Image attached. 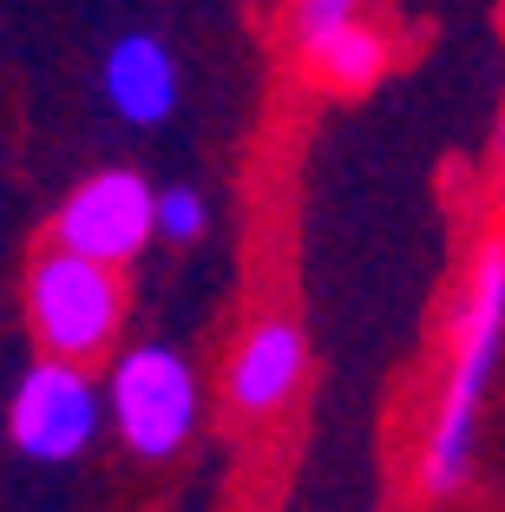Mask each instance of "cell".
Wrapping results in <instances>:
<instances>
[{"label": "cell", "mask_w": 505, "mask_h": 512, "mask_svg": "<svg viewBox=\"0 0 505 512\" xmlns=\"http://www.w3.org/2000/svg\"><path fill=\"white\" fill-rule=\"evenodd\" d=\"M309 66L328 92H368L387 66V46H381V33H368L348 14V20H335V27L309 33Z\"/></svg>", "instance_id": "ba28073f"}, {"label": "cell", "mask_w": 505, "mask_h": 512, "mask_svg": "<svg viewBox=\"0 0 505 512\" xmlns=\"http://www.w3.org/2000/svg\"><path fill=\"white\" fill-rule=\"evenodd\" d=\"M112 421H119L125 447L145 453V460H171L184 447L197 421V388L191 368L171 355V348H132L112 375Z\"/></svg>", "instance_id": "3957f363"}, {"label": "cell", "mask_w": 505, "mask_h": 512, "mask_svg": "<svg viewBox=\"0 0 505 512\" xmlns=\"http://www.w3.org/2000/svg\"><path fill=\"white\" fill-rule=\"evenodd\" d=\"M302 368H309L302 329L296 322H263V329H250V342H243L237 362H230V401H237L243 414H276V407L296 394Z\"/></svg>", "instance_id": "8992f818"}, {"label": "cell", "mask_w": 505, "mask_h": 512, "mask_svg": "<svg viewBox=\"0 0 505 512\" xmlns=\"http://www.w3.org/2000/svg\"><path fill=\"white\" fill-rule=\"evenodd\" d=\"M27 316H33V335H40L46 355L92 362V355H105V342L119 335V316H125L119 270L53 243L27 276Z\"/></svg>", "instance_id": "7a4b0ae2"}, {"label": "cell", "mask_w": 505, "mask_h": 512, "mask_svg": "<svg viewBox=\"0 0 505 512\" xmlns=\"http://www.w3.org/2000/svg\"><path fill=\"white\" fill-rule=\"evenodd\" d=\"M499 322H505V250L492 243V250L479 256L473 296H466L460 362H453L440 427H433V447H427V480H433V493H453V486L473 473V414H479V394H486L492 355H499Z\"/></svg>", "instance_id": "6da1fadb"}, {"label": "cell", "mask_w": 505, "mask_h": 512, "mask_svg": "<svg viewBox=\"0 0 505 512\" xmlns=\"http://www.w3.org/2000/svg\"><path fill=\"white\" fill-rule=\"evenodd\" d=\"M348 14H355V0H302V40L335 27V20H348Z\"/></svg>", "instance_id": "30bf717a"}, {"label": "cell", "mask_w": 505, "mask_h": 512, "mask_svg": "<svg viewBox=\"0 0 505 512\" xmlns=\"http://www.w3.org/2000/svg\"><path fill=\"white\" fill-rule=\"evenodd\" d=\"M14 447L33 453V460H73L92 434H99V388L86 381L79 362H60V355H46L14 394Z\"/></svg>", "instance_id": "277c9868"}, {"label": "cell", "mask_w": 505, "mask_h": 512, "mask_svg": "<svg viewBox=\"0 0 505 512\" xmlns=\"http://www.w3.org/2000/svg\"><path fill=\"white\" fill-rule=\"evenodd\" d=\"M105 99L119 106V119L132 125H158L178 99V73H171V53L145 33L112 46V60H105Z\"/></svg>", "instance_id": "52a82bcc"}, {"label": "cell", "mask_w": 505, "mask_h": 512, "mask_svg": "<svg viewBox=\"0 0 505 512\" xmlns=\"http://www.w3.org/2000/svg\"><path fill=\"white\" fill-rule=\"evenodd\" d=\"M151 230H164L171 243H191L204 230V197L191 184H171V191H151Z\"/></svg>", "instance_id": "9c48e42d"}, {"label": "cell", "mask_w": 505, "mask_h": 512, "mask_svg": "<svg viewBox=\"0 0 505 512\" xmlns=\"http://www.w3.org/2000/svg\"><path fill=\"white\" fill-rule=\"evenodd\" d=\"M60 250H79L92 263H132L151 243V184L138 171H99L66 197L60 224H53Z\"/></svg>", "instance_id": "5b68a950"}]
</instances>
